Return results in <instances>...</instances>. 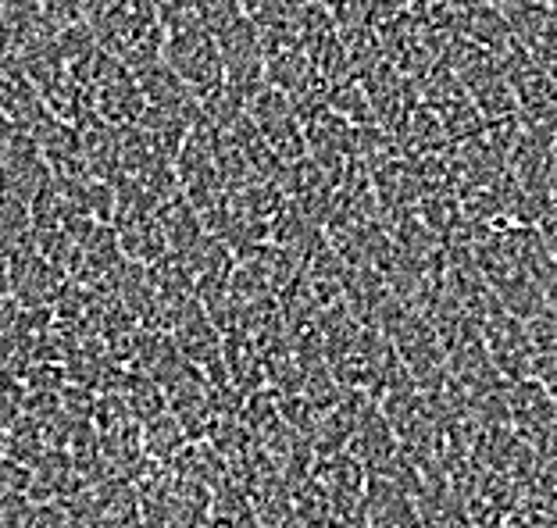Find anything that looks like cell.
<instances>
[{"instance_id":"5","label":"cell","mask_w":557,"mask_h":528,"mask_svg":"<svg viewBox=\"0 0 557 528\" xmlns=\"http://www.w3.org/2000/svg\"><path fill=\"white\" fill-rule=\"evenodd\" d=\"M361 507L369 528H422L414 496L389 475H369Z\"/></svg>"},{"instance_id":"7","label":"cell","mask_w":557,"mask_h":528,"mask_svg":"<svg viewBox=\"0 0 557 528\" xmlns=\"http://www.w3.org/2000/svg\"><path fill=\"white\" fill-rule=\"evenodd\" d=\"M33 247V211L25 200L0 197V257Z\"/></svg>"},{"instance_id":"2","label":"cell","mask_w":557,"mask_h":528,"mask_svg":"<svg viewBox=\"0 0 557 528\" xmlns=\"http://www.w3.org/2000/svg\"><path fill=\"white\" fill-rule=\"evenodd\" d=\"M8 282H11V297H15V304L22 311H47L69 289V275L58 261H50L33 243L8 257Z\"/></svg>"},{"instance_id":"4","label":"cell","mask_w":557,"mask_h":528,"mask_svg":"<svg viewBox=\"0 0 557 528\" xmlns=\"http://www.w3.org/2000/svg\"><path fill=\"white\" fill-rule=\"evenodd\" d=\"M350 454L364 464V472L369 475H389L394 472V464L400 457V439L394 432V425L383 414V407L369 400L358 418V429L350 436Z\"/></svg>"},{"instance_id":"6","label":"cell","mask_w":557,"mask_h":528,"mask_svg":"<svg viewBox=\"0 0 557 528\" xmlns=\"http://www.w3.org/2000/svg\"><path fill=\"white\" fill-rule=\"evenodd\" d=\"M139 83V93H144L147 108H158V111H175V115H189V118H200V97L197 90L175 75L169 65H154V68H144L136 75Z\"/></svg>"},{"instance_id":"1","label":"cell","mask_w":557,"mask_h":528,"mask_svg":"<svg viewBox=\"0 0 557 528\" xmlns=\"http://www.w3.org/2000/svg\"><path fill=\"white\" fill-rule=\"evenodd\" d=\"M164 65L197 93H208L225 83V61L219 36L205 22H189L183 29L164 33Z\"/></svg>"},{"instance_id":"3","label":"cell","mask_w":557,"mask_h":528,"mask_svg":"<svg viewBox=\"0 0 557 528\" xmlns=\"http://www.w3.org/2000/svg\"><path fill=\"white\" fill-rule=\"evenodd\" d=\"M54 179L47 158L40 154V147L29 133H15L11 143L0 150V197H15L33 204V197Z\"/></svg>"}]
</instances>
